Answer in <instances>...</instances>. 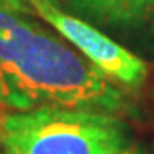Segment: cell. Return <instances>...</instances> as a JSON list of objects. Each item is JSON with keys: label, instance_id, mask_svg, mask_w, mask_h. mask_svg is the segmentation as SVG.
Listing matches in <instances>:
<instances>
[{"label": "cell", "instance_id": "6da1fadb", "mask_svg": "<svg viewBox=\"0 0 154 154\" xmlns=\"http://www.w3.org/2000/svg\"><path fill=\"white\" fill-rule=\"evenodd\" d=\"M0 104L120 113L124 91L80 52L22 13L0 10Z\"/></svg>", "mask_w": 154, "mask_h": 154}, {"label": "cell", "instance_id": "7a4b0ae2", "mask_svg": "<svg viewBox=\"0 0 154 154\" xmlns=\"http://www.w3.org/2000/svg\"><path fill=\"white\" fill-rule=\"evenodd\" d=\"M0 146L3 154H118L131 135L115 113L43 107L5 115Z\"/></svg>", "mask_w": 154, "mask_h": 154}, {"label": "cell", "instance_id": "3957f363", "mask_svg": "<svg viewBox=\"0 0 154 154\" xmlns=\"http://www.w3.org/2000/svg\"><path fill=\"white\" fill-rule=\"evenodd\" d=\"M35 13L51 24L60 36L69 41L91 65L116 85L135 90L145 83L148 77V66L142 58L91 24L60 10L57 0L35 2Z\"/></svg>", "mask_w": 154, "mask_h": 154}, {"label": "cell", "instance_id": "277c9868", "mask_svg": "<svg viewBox=\"0 0 154 154\" xmlns=\"http://www.w3.org/2000/svg\"><path fill=\"white\" fill-rule=\"evenodd\" d=\"M68 3L99 24L134 27L148 16L154 0H68Z\"/></svg>", "mask_w": 154, "mask_h": 154}, {"label": "cell", "instance_id": "5b68a950", "mask_svg": "<svg viewBox=\"0 0 154 154\" xmlns=\"http://www.w3.org/2000/svg\"><path fill=\"white\" fill-rule=\"evenodd\" d=\"M35 2H38V0H0V10L16 11L22 13V14H36Z\"/></svg>", "mask_w": 154, "mask_h": 154}, {"label": "cell", "instance_id": "8992f818", "mask_svg": "<svg viewBox=\"0 0 154 154\" xmlns=\"http://www.w3.org/2000/svg\"><path fill=\"white\" fill-rule=\"evenodd\" d=\"M118 154H145L142 149H138V148H135L134 145H131V146H128L126 149H123L121 152H118Z\"/></svg>", "mask_w": 154, "mask_h": 154}, {"label": "cell", "instance_id": "52a82bcc", "mask_svg": "<svg viewBox=\"0 0 154 154\" xmlns=\"http://www.w3.org/2000/svg\"><path fill=\"white\" fill-rule=\"evenodd\" d=\"M3 118H5V113L2 112V109H0V131H2V123H3Z\"/></svg>", "mask_w": 154, "mask_h": 154}, {"label": "cell", "instance_id": "ba28073f", "mask_svg": "<svg viewBox=\"0 0 154 154\" xmlns=\"http://www.w3.org/2000/svg\"><path fill=\"white\" fill-rule=\"evenodd\" d=\"M0 154H3V152H2V146H0Z\"/></svg>", "mask_w": 154, "mask_h": 154}]
</instances>
